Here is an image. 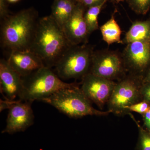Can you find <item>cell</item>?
I'll list each match as a JSON object with an SVG mask.
<instances>
[{
	"label": "cell",
	"mask_w": 150,
	"mask_h": 150,
	"mask_svg": "<svg viewBox=\"0 0 150 150\" xmlns=\"http://www.w3.org/2000/svg\"><path fill=\"white\" fill-rule=\"evenodd\" d=\"M150 83V69L148 72L146 76L143 83Z\"/></svg>",
	"instance_id": "cell-26"
},
{
	"label": "cell",
	"mask_w": 150,
	"mask_h": 150,
	"mask_svg": "<svg viewBox=\"0 0 150 150\" xmlns=\"http://www.w3.org/2000/svg\"><path fill=\"white\" fill-rule=\"evenodd\" d=\"M23 79V89L19 100L30 103L42 101L60 90L76 85L63 81L51 68L45 66Z\"/></svg>",
	"instance_id": "cell-4"
},
{
	"label": "cell",
	"mask_w": 150,
	"mask_h": 150,
	"mask_svg": "<svg viewBox=\"0 0 150 150\" xmlns=\"http://www.w3.org/2000/svg\"><path fill=\"white\" fill-rule=\"evenodd\" d=\"M6 0H0V17L1 19L5 18L9 15Z\"/></svg>",
	"instance_id": "cell-23"
},
{
	"label": "cell",
	"mask_w": 150,
	"mask_h": 150,
	"mask_svg": "<svg viewBox=\"0 0 150 150\" xmlns=\"http://www.w3.org/2000/svg\"><path fill=\"white\" fill-rule=\"evenodd\" d=\"M42 101L71 118L88 115L105 116L111 112L110 110L102 111L94 108L91 101L77 85L60 90Z\"/></svg>",
	"instance_id": "cell-3"
},
{
	"label": "cell",
	"mask_w": 150,
	"mask_h": 150,
	"mask_svg": "<svg viewBox=\"0 0 150 150\" xmlns=\"http://www.w3.org/2000/svg\"><path fill=\"white\" fill-rule=\"evenodd\" d=\"M128 67L134 71H144L150 61V42L136 41L128 43L124 52Z\"/></svg>",
	"instance_id": "cell-13"
},
{
	"label": "cell",
	"mask_w": 150,
	"mask_h": 150,
	"mask_svg": "<svg viewBox=\"0 0 150 150\" xmlns=\"http://www.w3.org/2000/svg\"><path fill=\"white\" fill-rule=\"evenodd\" d=\"M18 100L8 109L6 125L2 133L13 134L25 131L34 123L32 103Z\"/></svg>",
	"instance_id": "cell-8"
},
{
	"label": "cell",
	"mask_w": 150,
	"mask_h": 150,
	"mask_svg": "<svg viewBox=\"0 0 150 150\" xmlns=\"http://www.w3.org/2000/svg\"><path fill=\"white\" fill-rule=\"evenodd\" d=\"M39 19L37 13L32 8L3 19L1 28L2 46L10 51L30 50Z\"/></svg>",
	"instance_id": "cell-2"
},
{
	"label": "cell",
	"mask_w": 150,
	"mask_h": 150,
	"mask_svg": "<svg viewBox=\"0 0 150 150\" xmlns=\"http://www.w3.org/2000/svg\"><path fill=\"white\" fill-rule=\"evenodd\" d=\"M115 85L112 80L88 73L83 78L81 89L91 102L102 109L110 99Z\"/></svg>",
	"instance_id": "cell-7"
},
{
	"label": "cell",
	"mask_w": 150,
	"mask_h": 150,
	"mask_svg": "<svg viewBox=\"0 0 150 150\" xmlns=\"http://www.w3.org/2000/svg\"><path fill=\"white\" fill-rule=\"evenodd\" d=\"M85 8L77 4L69 19L63 28L67 40L72 46L85 42L89 35L84 18Z\"/></svg>",
	"instance_id": "cell-11"
},
{
	"label": "cell",
	"mask_w": 150,
	"mask_h": 150,
	"mask_svg": "<svg viewBox=\"0 0 150 150\" xmlns=\"http://www.w3.org/2000/svg\"><path fill=\"white\" fill-rule=\"evenodd\" d=\"M124 40L128 44L136 41L150 42V22L134 23L126 33Z\"/></svg>",
	"instance_id": "cell-15"
},
{
	"label": "cell",
	"mask_w": 150,
	"mask_h": 150,
	"mask_svg": "<svg viewBox=\"0 0 150 150\" xmlns=\"http://www.w3.org/2000/svg\"><path fill=\"white\" fill-rule=\"evenodd\" d=\"M16 100H10L5 99L0 100V110L1 112L5 109H9L11 106L15 103Z\"/></svg>",
	"instance_id": "cell-24"
},
{
	"label": "cell",
	"mask_w": 150,
	"mask_h": 150,
	"mask_svg": "<svg viewBox=\"0 0 150 150\" xmlns=\"http://www.w3.org/2000/svg\"><path fill=\"white\" fill-rule=\"evenodd\" d=\"M0 86L5 99L15 100L17 97L20 99L23 89V79L4 59L0 61Z\"/></svg>",
	"instance_id": "cell-10"
},
{
	"label": "cell",
	"mask_w": 150,
	"mask_h": 150,
	"mask_svg": "<svg viewBox=\"0 0 150 150\" xmlns=\"http://www.w3.org/2000/svg\"><path fill=\"white\" fill-rule=\"evenodd\" d=\"M71 46L63 29L51 15L39 19L30 50L40 58L45 67L55 66Z\"/></svg>",
	"instance_id": "cell-1"
},
{
	"label": "cell",
	"mask_w": 150,
	"mask_h": 150,
	"mask_svg": "<svg viewBox=\"0 0 150 150\" xmlns=\"http://www.w3.org/2000/svg\"><path fill=\"white\" fill-rule=\"evenodd\" d=\"M131 116L137 123L139 129V137L136 149L137 150H150V133L136 121L133 115H131Z\"/></svg>",
	"instance_id": "cell-18"
},
{
	"label": "cell",
	"mask_w": 150,
	"mask_h": 150,
	"mask_svg": "<svg viewBox=\"0 0 150 150\" xmlns=\"http://www.w3.org/2000/svg\"><path fill=\"white\" fill-rule=\"evenodd\" d=\"M107 0H76L77 4L83 6L84 8H88L99 4Z\"/></svg>",
	"instance_id": "cell-22"
},
{
	"label": "cell",
	"mask_w": 150,
	"mask_h": 150,
	"mask_svg": "<svg viewBox=\"0 0 150 150\" xmlns=\"http://www.w3.org/2000/svg\"><path fill=\"white\" fill-rule=\"evenodd\" d=\"M107 1H105L99 4L88 8L87 11L85 13V20L89 34L98 29V16L103 7Z\"/></svg>",
	"instance_id": "cell-17"
},
{
	"label": "cell",
	"mask_w": 150,
	"mask_h": 150,
	"mask_svg": "<svg viewBox=\"0 0 150 150\" xmlns=\"http://www.w3.org/2000/svg\"><path fill=\"white\" fill-rule=\"evenodd\" d=\"M142 100L150 104V83H143L141 88Z\"/></svg>",
	"instance_id": "cell-21"
},
{
	"label": "cell",
	"mask_w": 150,
	"mask_h": 150,
	"mask_svg": "<svg viewBox=\"0 0 150 150\" xmlns=\"http://www.w3.org/2000/svg\"><path fill=\"white\" fill-rule=\"evenodd\" d=\"M7 61L22 78L28 76L45 66L40 58L30 50L10 51Z\"/></svg>",
	"instance_id": "cell-12"
},
{
	"label": "cell",
	"mask_w": 150,
	"mask_h": 150,
	"mask_svg": "<svg viewBox=\"0 0 150 150\" xmlns=\"http://www.w3.org/2000/svg\"><path fill=\"white\" fill-rule=\"evenodd\" d=\"M93 54L88 46H71L55 65L57 75L65 80L83 78L88 73Z\"/></svg>",
	"instance_id": "cell-5"
},
{
	"label": "cell",
	"mask_w": 150,
	"mask_h": 150,
	"mask_svg": "<svg viewBox=\"0 0 150 150\" xmlns=\"http://www.w3.org/2000/svg\"><path fill=\"white\" fill-rule=\"evenodd\" d=\"M103 39L108 45L121 41V31L115 21L114 14L108 21L100 27Z\"/></svg>",
	"instance_id": "cell-16"
},
{
	"label": "cell",
	"mask_w": 150,
	"mask_h": 150,
	"mask_svg": "<svg viewBox=\"0 0 150 150\" xmlns=\"http://www.w3.org/2000/svg\"><path fill=\"white\" fill-rule=\"evenodd\" d=\"M150 109V104L144 100H142L139 102L131 105L126 108L128 112L129 111L137 112L143 115Z\"/></svg>",
	"instance_id": "cell-20"
},
{
	"label": "cell",
	"mask_w": 150,
	"mask_h": 150,
	"mask_svg": "<svg viewBox=\"0 0 150 150\" xmlns=\"http://www.w3.org/2000/svg\"><path fill=\"white\" fill-rule=\"evenodd\" d=\"M20 0H6L8 3H10V4H13L18 2Z\"/></svg>",
	"instance_id": "cell-27"
},
{
	"label": "cell",
	"mask_w": 150,
	"mask_h": 150,
	"mask_svg": "<svg viewBox=\"0 0 150 150\" xmlns=\"http://www.w3.org/2000/svg\"><path fill=\"white\" fill-rule=\"evenodd\" d=\"M142 84L131 79H125L116 83L107 103L108 110L118 115L129 113L126 108L142 100Z\"/></svg>",
	"instance_id": "cell-6"
},
{
	"label": "cell",
	"mask_w": 150,
	"mask_h": 150,
	"mask_svg": "<svg viewBox=\"0 0 150 150\" xmlns=\"http://www.w3.org/2000/svg\"><path fill=\"white\" fill-rule=\"evenodd\" d=\"M129 4L136 12L144 13L149 7L150 0H129Z\"/></svg>",
	"instance_id": "cell-19"
},
{
	"label": "cell",
	"mask_w": 150,
	"mask_h": 150,
	"mask_svg": "<svg viewBox=\"0 0 150 150\" xmlns=\"http://www.w3.org/2000/svg\"><path fill=\"white\" fill-rule=\"evenodd\" d=\"M122 62L119 56L111 51L93 53L90 73L112 80L121 73Z\"/></svg>",
	"instance_id": "cell-9"
},
{
	"label": "cell",
	"mask_w": 150,
	"mask_h": 150,
	"mask_svg": "<svg viewBox=\"0 0 150 150\" xmlns=\"http://www.w3.org/2000/svg\"><path fill=\"white\" fill-rule=\"evenodd\" d=\"M142 116L144 125L147 130L150 133V109Z\"/></svg>",
	"instance_id": "cell-25"
},
{
	"label": "cell",
	"mask_w": 150,
	"mask_h": 150,
	"mask_svg": "<svg viewBox=\"0 0 150 150\" xmlns=\"http://www.w3.org/2000/svg\"><path fill=\"white\" fill-rule=\"evenodd\" d=\"M77 3L76 0H55L51 16L62 29L74 12Z\"/></svg>",
	"instance_id": "cell-14"
}]
</instances>
